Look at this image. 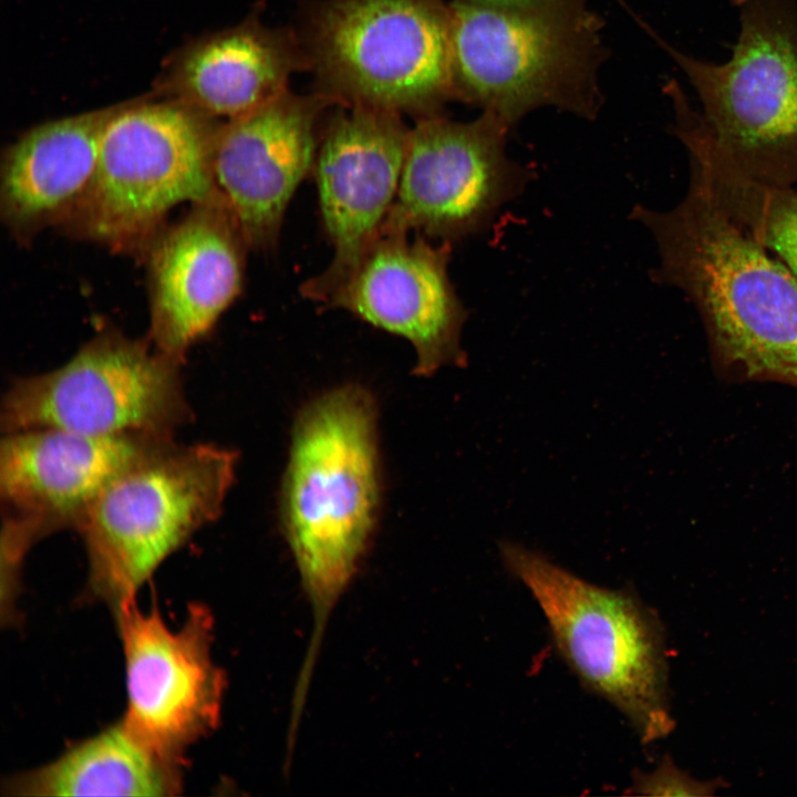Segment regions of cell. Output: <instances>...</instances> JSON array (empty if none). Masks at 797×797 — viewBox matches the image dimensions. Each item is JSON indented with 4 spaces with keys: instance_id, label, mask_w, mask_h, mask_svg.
<instances>
[{
    "instance_id": "cell-1",
    "label": "cell",
    "mask_w": 797,
    "mask_h": 797,
    "mask_svg": "<svg viewBox=\"0 0 797 797\" xmlns=\"http://www.w3.org/2000/svg\"><path fill=\"white\" fill-rule=\"evenodd\" d=\"M630 218L656 244L653 280L680 289L697 311L717 372L797 387V279L790 270L691 176L675 207L638 204Z\"/></svg>"
},
{
    "instance_id": "cell-2",
    "label": "cell",
    "mask_w": 797,
    "mask_h": 797,
    "mask_svg": "<svg viewBox=\"0 0 797 797\" xmlns=\"http://www.w3.org/2000/svg\"><path fill=\"white\" fill-rule=\"evenodd\" d=\"M739 34L731 58L689 55L645 28L683 71L698 105L675 81L673 133L763 184L797 187V1L732 0Z\"/></svg>"
},
{
    "instance_id": "cell-3",
    "label": "cell",
    "mask_w": 797,
    "mask_h": 797,
    "mask_svg": "<svg viewBox=\"0 0 797 797\" xmlns=\"http://www.w3.org/2000/svg\"><path fill=\"white\" fill-rule=\"evenodd\" d=\"M375 407L346 385L306 406L294 424L283 527L314 614L307 665L363 555L379 506Z\"/></svg>"
},
{
    "instance_id": "cell-4",
    "label": "cell",
    "mask_w": 797,
    "mask_h": 797,
    "mask_svg": "<svg viewBox=\"0 0 797 797\" xmlns=\"http://www.w3.org/2000/svg\"><path fill=\"white\" fill-rule=\"evenodd\" d=\"M449 9L453 97L509 127L542 106L597 115L604 46L601 20L587 0L520 7L454 0Z\"/></svg>"
},
{
    "instance_id": "cell-5",
    "label": "cell",
    "mask_w": 797,
    "mask_h": 797,
    "mask_svg": "<svg viewBox=\"0 0 797 797\" xmlns=\"http://www.w3.org/2000/svg\"><path fill=\"white\" fill-rule=\"evenodd\" d=\"M222 124L170 99L118 105L91 184L58 230L145 259L175 207L217 195L213 163Z\"/></svg>"
},
{
    "instance_id": "cell-6",
    "label": "cell",
    "mask_w": 797,
    "mask_h": 797,
    "mask_svg": "<svg viewBox=\"0 0 797 797\" xmlns=\"http://www.w3.org/2000/svg\"><path fill=\"white\" fill-rule=\"evenodd\" d=\"M237 454L172 441L112 480L77 527L87 558L85 596L113 610L135 599L158 567L214 521Z\"/></svg>"
},
{
    "instance_id": "cell-7",
    "label": "cell",
    "mask_w": 797,
    "mask_h": 797,
    "mask_svg": "<svg viewBox=\"0 0 797 797\" xmlns=\"http://www.w3.org/2000/svg\"><path fill=\"white\" fill-rule=\"evenodd\" d=\"M498 549L583 686L613 705L643 743L670 734L664 640L655 615L631 592L593 584L524 545L503 540Z\"/></svg>"
},
{
    "instance_id": "cell-8",
    "label": "cell",
    "mask_w": 797,
    "mask_h": 797,
    "mask_svg": "<svg viewBox=\"0 0 797 797\" xmlns=\"http://www.w3.org/2000/svg\"><path fill=\"white\" fill-rule=\"evenodd\" d=\"M307 39L319 92L335 103L421 118L453 97L444 0H324L311 12Z\"/></svg>"
},
{
    "instance_id": "cell-9",
    "label": "cell",
    "mask_w": 797,
    "mask_h": 797,
    "mask_svg": "<svg viewBox=\"0 0 797 797\" xmlns=\"http://www.w3.org/2000/svg\"><path fill=\"white\" fill-rule=\"evenodd\" d=\"M182 364L147 337L105 329L63 365L13 381L2 398V432L58 428L174 437L193 416Z\"/></svg>"
},
{
    "instance_id": "cell-10",
    "label": "cell",
    "mask_w": 797,
    "mask_h": 797,
    "mask_svg": "<svg viewBox=\"0 0 797 797\" xmlns=\"http://www.w3.org/2000/svg\"><path fill=\"white\" fill-rule=\"evenodd\" d=\"M509 128L490 111L470 122L441 114L418 118L381 232L452 244L486 230L531 178L529 168L507 155Z\"/></svg>"
},
{
    "instance_id": "cell-11",
    "label": "cell",
    "mask_w": 797,
    "mask_h": 797,
    "mask_svg": "<svg viewBox=\"0 0 797 797\" xmlns=\"http://www.w3.org/2000/svg\"><path fill=\"white\" fill-rule=\"evenodd\" d=\"M125 660L126 727L182 766L188 747L218 725L225 675L211 656V613L193 604L178 629L135 599L114 610Z\"/></svg>"
},
{
    "instance_id": "cell-12",
    "label": "cell",
    "mask_w": 797,
    "mask_h": 797,
    "mask_svg": "<svg viewBox=\"0 0 797 797\" xmlns=\"http://www.w3.org/2000/svg\"><path fill=\"white\" fill-rule=\"evenodd\" d=\"M408 235L380 232L323 303L408 340L417 375L466 366L468 311L448 275L452 244Z\"/></svg>"
},
{
    "instance_id": "cell-13",
    "label": "cell",
    "mask_w": 797,
    "mask_h": 797,
    "mask_svg": "<svg viewBox=\"0 0 797 797\" xmlns=\"http://www.w3.org/2000/svg\"><path fill=\"white\" fill-rule=\"evenodd\" d=\"M345 106L330 121L314 163L333 258L301 286V293L322 303L380 235L397 193L410 134L397 113Z\"/></svg>"
},
{
    "instance_id": "cell-14",
    "label": "cell",
    "mask_w": 797,
    "mask_h": 797,
    "mask_svg": "<svg viewBox=\"0 0 797 797\" xmlns=\"http://www.w3.org/2000/svg\"><path fill=\"white\" fill-rule=\"evenodd\" d=\"M246 239L217 194L193 204L166 225L149 247V328L154 348L184 363L239 296L245 276Z\"/></svg>"
},
{
    "instance_id": "cell-15",
    "label": "cell",
    "mask_w": 797,
    "mask_h": 797,
    "mask_svg": "<svg viewBox=\"0 0 797 797\" xmlns=\"http://www.w3.org/2000/svg\"><path fill=\"white\" fill-rule=\"evenodd\" d=\"M335 103L318 92L286 91L255 111L221 125L214 152V183L249 249L275 248L297 187L314 167L317 131Z\"/></svg>"
},
{
    "instance_id": "cell-16",
    "label": "cell",
    "mask_w": 797,
    "mask_h": 797,
    "mask_svg": "<svg viewBox=\"0 0 797 797\" xmlns=\"http://www.w3.org/2000/svg\"><path fill=\"white\" fill-rule=\"evenodd\" d=\"M172 441L58 428L6 433L0 447L3 514L33 521L44 536L77 529L112 480Z\"/></svg>"
},
{
    "instance_id": "cell-17",
    "label": "cell",
    "mask_w": 797,
    "mask_h": 797,
    "mask_svg": "<svg viewBox=\"0 0 797 797\" xmlns=\"http://www.w3.org/2000/svg\"><path fill=\"white\" fill-rule=\"evenodd\" d=\"M307 66L308 54L290 32L251 18L185 48L169 62L158 90L226 123L288 91L290 76Z\"/></svg>"
},
{
    "instance_id": "cell-18",
    "label": "cell",
    "mask_w": 797,
    "mask_h": 797,
    "mask_svg": "<svg viewBox=\"0 0 797 797\" xmlns=\"http://www.w3.org/2000/svg\"><path fill=\"white\" fill-rule=\"evenodd\" d=\"M118 105L38 125L8 147L0 169V215L28 242L59 229L93 178L104 128Z\"/></svg>"
},
{
    "instance_id": "cell-19",
    "label": "cell",
    "mask_w": 797,
    "mask_h": 797,
    "mask_svg": "<svg viewBox=\"0 0 797 797\" xmlns=\"http://www.w3.org/2000/svg\"><path fill=\"white\" fill-rule=\"evenodd\" d=\"M182 787V766L152 751L121 720L53 762L17 774L3 789L14 796L166 797Z\"/></svg>"
},
{
    "instance_id": "cell-20",
    "label": "cell",
    "mask_w": 797,
    "mask_h": 797,
    "mask_svg": "<svg viewBox=\"0 0 797 797\" xmlns=\"http://www.w3.org/2000/svg\"><path fill=\"white\" fill-rule=\"evenodd\" d=\"M691 176L745 232L797 279V187L759 183L700 152H689Z\"/></svg>"
},
{
    "instance_id": "cell-21",
    "label": "cell",
    "mask_w": 797,
    "mask_h": 797,
    "mask_svg": "<svg viewBox=\"0 0 797 797\" xmlns=\"http://www.w3.org/2000/svg\"><path fill=\"white\" fill-rule=\"evenodd\" d=\"M1 529V610L3 620H11L18 596L19 577L28 551L44 538L29 519L3 514Z\"/></svg>"
},
{
    "instance_id": "cell-22",
    "label": "cell",
    "mask_w": 797,
    "mask_h": 797,
    "mask_svg": "<svg viewBox=\"0 0 797 797\" xmlns=\"http://www.w3.org/2000/svg\"><path fill=\"white\" fill-rule=\"evenodd\" d=\"M633 790L648 796H698L712 795L715 784L700 783L676 768L671 760L663 763L652 773H639L634 777Z\"/></svg>"
},
{
    "instance_id": "cell-23",
    "label": "cell",
    "mask_w": 797,
    "mask_h": 797,
    "mask_svg": "<svg viewBox=\"0 0 797 797\" xmlns=\"http://www.w3.org/2000/svg\"><path fill=\"white\" fill-rule=\"evenodd\" d=\"M469 2L494 6V7H520L531 4L541 0H466Z\"/></svg>"
}]
</instances>
